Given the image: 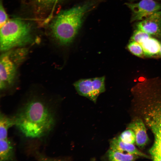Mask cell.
<instances>
[{
	"label": "cell",
	"instance_id": "obj_3",
	"mask_svg": "<svg viewBox=\"0 0 161 161\" xmlns=\"http://www.w3.org/2000/svg\"><path fill=\"white\" fill-rule=\"evenodd\" d=\"M89 6L85 4L63 11L53 21L51 26L52 34L60 45L66 46L72 42Z\"/></svg>",
	"mask_w": 161,
	"mask_h": 161
},
{
	"label": "cell",
	"instance_id": "obj_10",
	"mask_svg": "<svg viewBox=\"0 0 161 161\" xmlns=\"http://www.w3.org/2000/svg\"><path fill=\"white\" fill-rule=\"evenodd\" d=\"M134 144L128 143L121 141L117 137L114 138L110 142V149L134 154L146 158H150L149 156L138 149Z\"/></svg>",
	"mask_w": 161,
	"mask_h": 161
},
{
	"label": "cell",
	"instance_id": "obj_9",
	"mask_svg": "<svg viewBox=\"0 0 161 161\" xmlns=\"http://www.w3.org/2000/svg\"><path fill=\"white\" fill-rule=\"evenodd\" d=\"M127 128L130 129L134 132L135 135V143L140 148H143L147 144L148 141L146 126L140 118L134 116L129 123Z\"/></svg>",
	"mask_w": 161,
	"mask_h": 161
},
{
	"label": "cell",
	"instance_id": "obj_17",
	"mask_svg": "<svg viewBox=\"0 0 161 161\" xmlns=\"http://www.w3.org/2000/svg\"><path fill=\"white\" fill-rule=\"evenodd\" d=\"M151 37L150 34L137 28L135 30L131 37V41H134L140 44L144 40Z\"/></svg>",
	"mask_w": 161,
	"mask_h": 161
},
{
	"label": "cell",
	"instance_id": "obj_6",
	"mask_svg": "<svg viewBox=\"0 0 161 161\" xmlns=\"http://www.w3.org/2000/svg\"><path fill=\"white\" fill-rule=\"evenodd\" d=\"M104 76L93 78L81 79L73 85L78 93L96 103L97 98L105 91Z\"/></svg>",
	"mask_w": 161,
	"mask_h": 161
},
{
	"label": "cell",
	"instance_id": "obj_14",
	"mask_svg": "<svg viewBox=\"0 0 161 161\" xmlns=\"http://www.w3.org/2000/svg\"><path fill=\"white\" fill-rule=\"evenodd\" d=\"M15 125L13 118H10L1 114L0 117V139L7 138V130L12 125Z\"/></svg>",
	"mask_w": 161,
	"mask_h": 161
},
{
	"label": "cell",
	"instance_id": "obj_18",
	"mask_svg": "<svg viewBox=\"0 0 161 161\" xmlns=\"http://www.w3.org/2000/svg\"><path fill=\"white\" fill-rule=\"evenodd\" d=\"M0 27H1L8 20V17L1 1L0 5Z\"/></svg>",
	"mask_w": 161,
	"mask_h": 161
},
{
	"label": "cell",
	"instance_id": "obj_8",
	"mask_svg": "<svg viewBox=\"0 0 161 161\" xmlns=\"http://www.w3.org/2000/svg\"><path fill=\"white\" fill-rule=\"evenodd\" d=\"M137 28L151 35L161 36V10L153 13L145 19L141 21L137 25Z\"/></svg>",
	"mask_w": 161,
	"mask_h": 161
},
{
	"label": "cell",
	"instance_id": "obj_20",
	"mask_svg": "<svg viewBox=\"0 0 161 161\" xmlns=\"http://www.w3.org/2000/svg\"><path fill=\"white\" fill-rule=\"evenodd\" d=\"M159 54L161 56V45H160V49Z\"/></svg>",
	"mask_w": 161,
	"mask_h": 161
},
{
	"label": "cell",
	"instance_id": "obj_5",
	"mask_svg": "<svg viewBox=\"0 0 161 161\" xmlns=\"http://www.w3.org/2000/svg\"><path fill=\"white\" fill-rule=\"evenodd\" d=\"M28 49L21 48L4 52L0 57V88L4 90L12 86L17 78L19 66L28 53Z\"/></svg>",
	"mask_w": 161,
	"mask_h": 161
},
{
	"label": "cell",
	"instance_id": "obj_11",
	"mask_svg": "<svg viewBox=\"0 0 161 161\" xmlns=\"http://www.w3.org/2000/svg\"><path fill=\"white\" fill-rule=\"evenodd\" d=\"M139 44L141 46L145 56L151 57L159 54L161 44L156 39L151 37Z\"/></svg>",
	"mask_w": 161,
	"mask_h": 161
},
{
	"label": "cell",
	"instance_id": "obj_15",
	"mask_svg": "<svg viewBox=\"0 0 161 161\" xmlns=\"http://www.w3.org/2000/svg\"><path fill=\"white\" fill-rule=\"evenodd\" d=\"M121 141L128 143L134 144L135 143V135L131 129H127L123 131L118 137Z\"/></svg>",
	"mask_w": 161,
	"mask_h": 161
},
{
	"label": "cell",
	"instance_id": "obj_1",
	"mask_svg": "<svg viewBox=\"0 0 161 161\" xmlns=\"http://www.w3.org/2000/svg\"><path fill=\"white\" fill-rule=\"evenodd\" d=\"M54 113L48 103L35 97L27 100L13 118L15 125L26 136L38 138L46 135L53 128Z\"/></svg>",
	"mask_w": 161,
	"mask_h": 161
},
{
	"label": "cell",
	"instance_id": "obj_16",
	"mask_svg": "<svg viewBox=\"0 0 161 161\" xmlns=\"http://www.w3.org/2000/svg\"><path fill=\"white\" fill-rule=\"evenodd\" d=\"M127 48L130 52L136 56L141 57L144 55L141 46L136 41H131L128 45Z\"/></svg>",
	"mask_w": 161,
	"mask_h": 161
},
{
	"label": "cell",
	"instance_id": "obj_7",
	"mask_svg": "<svg viewBox=\"0 0 161 161\" xmlns=\"http://www.w3.org/2000/svg\"><path fill=\"white\" fill-rule=\"evenodd\" d=\"M126 4L132 12L131 21L143 20L161 10V4L153 0H142Z\"/></svg>",
	"mask_w": 161,
	"mask_h": 161
},
{
	"label": "cell",
	"instance_id": "obj_12",
	"mask_svg": "<svg viewBox=\"0 0 161 161\" xmlns=\"http://www.w3.org/2000/svg\"><path fill=\"white\" fill-rule=\"evenodd\" d=\"M13 147L7 139H0V159L1 161L10 160L13 159Z\"/></svg>",
	"mask_w": 161,
	"mask_h": 161
},
{
	"label": "cell",
	"instance_id": "obj_19",
	"mask_svg": "<svg viewBox=\"0 0 161 161\" xmlns=\"http://www.w3.org/2000/svg\"><path fill=\"white\" fill-rule=\"evenodd\" d=\"M39 5L44 7H49L60 0H34Z\"/></svg>",
	"mask_w": 161,
	"mask_h": 161
},
{
	"label": "cell",
	"instance_id": "obj_2",
	"mask_svg": "<svg viewBox=\"0 0 161 161\" xmlns=\"http://www.w3.org/2000/svg\"><path fill=\"white\" fill-rule=\"evenodd\" d=\"M152 92L135 94L132 109L134 116L141 118L154 135L149 151L151 159L161 161V94Z\"/></svg>",
	"mask_w": 161,
	"mask_h": 161
},
{
	"label": "cell",
	"instance_id": "obj_4",
	"mask_svg": "<svg viewBox=\"0 0 161 161\" xmlns=\"http://www.w3.org/2000/svg\"><path fill=\"white\" fill-rule=\"evenodd\" d=\"M0 39L4 52L28 44L32 40L30 25L21 19L8 21L0 28Z\"/></svg>",
	"mask_w": 161,
	"mask_h": 161
},
{
	"label": "cell",
	"instance_id": "obj_13",
	"mask_svg": "<svg viewBox=\"0 0 161 161\" xmlns=\"http://www.w3.org/2000/svg\"><path fill=\"white\" fill-rule=\"evenodd\" d=\"M108 158L110 161H134L139 157L136 155L110 149L107 152Z\"/></svg>",
	"mask_w": 161,
	"mask_h": 161
}]
</instances>
